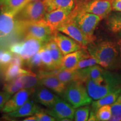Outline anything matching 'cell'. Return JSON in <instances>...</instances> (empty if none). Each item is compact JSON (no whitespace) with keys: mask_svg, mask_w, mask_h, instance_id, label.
<instances>
[{"mask_svg":"<svg viewBox=\"0 0 121 121\" xmlns=\"http://www.w3.org/2000/svg\"><path fill=\"white\" fill-rule=\"evenodd\" d=\"M47 12L58 9L72 10L76 6L75 0H44Z\"/></svg>","mask_w":121,"mask_h":121,"instance_id":"cell-24","label":"cell"},{"mask_svg":"<svg viewBox=\"0 0 121 121\" xmlns=\"http://www.w3.org/2000/svg\"><path fill=\"white\" fill-rule=\"evenodd\" d=\"M45 43L32 37H25L22 41V47L19 55L25 60L39 52Z\"/></svg>","mask_w":121,"mask_h":121,"instance_id":"cell-14","label":"cell"},{"mask_svg":"<svg viewBox=\"0 0 121 121\" xmlns=\"http://www.w3.org/2000/svg\"><path fill=\"white\" fill-rule=\"evenodd\" d=\"M86 49L90 56L96 60L98 65L104 69L114 70L119 57L117 44L112 40H105L91 42Z\"/></svg>","mask_w":121,"mask_h":121,"instance_id":"cell-1","label":"cell"},{"mask_svg":"<svg viewBox=\"0 0 121 121\" xmlns=\"http://www.w3.org/2000/svg\"><path fill=\"white\" fill-rule=\"evenodd\" d=\"M26 0H0V10L15 15L25 6Z\"/></svg>","mask_w":121,"mask_h":121,"instance_id":"cell-20","label":"cell"},{"mask_svg":"<svg viewBox=\"0 0 121 121\" xmlns=\"http://www.w3.org/2000/svg\"><path fill=\"white\" fill-rule=\"evenodd\" d=\"M112 117L110 121H121V94L111 105Z\"/></svg>","mask_w":121,"mask_h":121,"instance_id":"cell-33","label":"cell"},{"mask_svg":"<svg viewBox=\"0 0 121 121\" xmlns=\"http://www.w3.org/2000/svg\"><path fill=\"white\" fill-rule=\"evenodd\" d=\"M45 44L39 52L41 57L44 71H53L56 69L54 66L51 52Z\"/></svg>","mask_w":121,"mask_h":121,"instance_id":"cell-27","label":"cell"},{"mask_svg":"<svg viewBox=\"0 0 121 121\" xmlns=\"http://www.w3.org/2000/svg\"><path fill=\"white\" fill-rule=\"evenodd\" d=\"M90 57L91 56L86 48H82L70 53L64 56L60 69H73L78 62Z\"/></svg>","mask_w":121,"mask_h":121,"instance_id":"cell-16","label":"cell"},{"mask_svg":"<svg viewBox=\"0 0 121 121\" xmlns=\"http://www.w3.org/2000/svg\"><path fill=\"white\" fill-rule=\"evenodd\" d=\"M43 110L41 107L37 105L33 100L28 99V101L19 109L12 112L8 113L6 116L12 118L24 117L33 116L36 113L43 111Z\"/></svg>","mask_w":121,"mask_h":121,"instance_id":"cell-17","label":"cell"},{"mask_svg":"<svg viewBox=\"0 0 121 121\" xmlns=\"http://www.w3.org/2000/svg\"><path fill=\"white\" fill-rule=\"evenodd\" d=\"M56 70L52 71L41 70L39 71L38 76L39 78V84L40 86L47 87L54 92L61 95L66 89V85L60 81L55 75Z\"/></svg>","mask_w":121,"mask_h":121,"instance_id":"cell-10","label":"cell"},{"mask_svg":"<svg viewBox=\"0 0 121 121\" xmlns=\"http://www.w3.org/2000/svg\"><path fill=\"white\" fill-rule=\"evenodd\" d=\"M120 94H121V88L113 91L108 94L105 95L103 97L101 98L100 99L95 100V101L92 102L91 111L95 113L96 110L102 106L112 105L117 100Z\"/></svg>","mask_w":121,"mask_h":121,"instance_id":"cell-21","label":"cell"},{"mask_svg":"<svg viewBox=\"0 0 121 121\" xmlns=\"http://www.w3.org/2000/svg\"><path fill=\"white\" fill-rule=\"evenodd\" d=\"M19 78L23 83L24 89H35V87H39L40 86L39 84V78L34 72L22 75Z\"/></svg>","mask_w":121,"mask_h":121,"instance_id":"cell-28","label":"cell"},{"mask_svg":"<svg viewBox=\"0 0 121 121\" xmlns=\"http://www.w3.org/2000/svg\"><path fill=\"white\" fill-rule=\"evenodd\" d=\"M47 13L44 0H37L27 4L16 17L22 22H37L44 19Z\"/></svg>","mask_w":121,"mask_h":121,"instance_id":"cell-7","label":"cell"},{"mask_svg":"<svg viewBox=\"0 0 121 121\" xmlns=\"http://www.w3.org/2000/svg\"><path fill=\"white\" fill-rule=\"evenodd\" d=\"M75 109L69 103L59 98L53 105L44 110V111L48 114L56 118L57 121H60L64 118L73 119Z\"/></svg>","mask_w":121,"mask_h":121,"instance_id":"cell-11","label":"cell"},{"mask_svg":"<svg viewBox=\"0 0 121 121\" xmlns=\"http://www.w3.org/2000/svg\"><path fill=\"white\" fill-rule=\"evenodd\" d=\"M24 62V60L22 58V57L20 56L17 54H13V60H12L11 63L19 65V66L22 67L23 66Z\"/></svg>","mask_w":121,"mask_h":121,"instance_id":"cell-40","label":"cell"},{"mask_svg":"<svg viewBox=\"0 0 121 121\" xmlns=\"http://www.w3.org/2000/svg\"><path fill=\"white\" fill-rule=\"evenodd\" d=\"M95 113L97 121H110L112 117L111 105H105L100 107Z\"/></svg>","mask_w":121,"mask_h":121,"instance_id":"cell-31","label":"cell"},{"mask_svg":"<svg viewBox=\"0 0 121 121\" xmlns=\"http://www.w3.org/2000/svg\"><path fill=\"white\" fill-rule=\"evenodd\" d=\"M112 8L113 11L121 12V0H112Z\"/></svg>","mask_w":121,"mask_h":121,"instance_id":"cell-41","label":"cell"},{"mask_svg":"<svg viewBox=\"0 0 121 121\" xmlns=\"http://www.w3.org/2000/svg\"><path fill=\"white\" fill-rule=\"evenodd\" d=\"M34 94V98L36 102L48 107L53 105L60 98L43 86L38 88Z\"/></svg>","mask_w":121,"mask_h":121,"instance_id":"cell-18","label":"cell"},{"mask_svg":"<svg viewBox=\"0 0 121 121\" xmlns=\"http://www.w3.org/2000/svg\"><path fill=\"white\" fill-rule=\"evenodd\" d=\"M56 75L58 79L66 86L73 81L77 80L81 81V76L78 69H59Z\"/></svg>","mask_w":121,"mask_h":121,"instance_id":"cell-23","label":"cell"},{"mask_svg":"<svg viewBox=\"0 0 121 121\" xmlns=\"http://www.w3.org/2000/svg\"><path fill=\"white\" fill-rule=\"evenodd\" d=\"M13 53L10 50L0 47V67H6L11 63Z\"/></svg>","mask_w":121,"mask_h":121,"instance_id":"cell-34","label":"cell"},{"mask_svg":"<svg viewBox=\"0 0 121 121\" xmlns=\"http://www.w3.org/2000/svg\"><path fill=\"white\" fill-rule=\"evenodd\" d=\"M37 1V0H26V1H25V5H26L27 4H28V3L32 2V1Z\"/></svg>","mask_w":121,"mask_h":121,"instance_id":"cell-45","label":"cell"},{"mask_svg":"<svg viewBox=\"0 0 121 121\" xmlns=\"http://www.w3.org/2000/svg\"><path fill=\"white\" fill-rule=\"evenodd\" d=\"M112 0H89L82 4H76L74 9L78 11L92 13L102 17H107L111 13Z\"/></svg>","mask_w":121,"mask_h":121,"instance_id":"cell-8","label":"cell"},{"mask_svg":"<svg viewBox=\"0 0 121 121\" xmlns=\"http://www.w3.org/2000/svg\"><path fill=\"white\" fill-rule=\"evenodd\" d=\"M105 24L110 32L116 33L121 31V12L110 13L106 17Z\"/></svg>","mask_w":121,"mask_h":121,"instance_id":"cell-25","label":"cell"},{"mask_svg":"<svg viewBox=\"0 0 121 121\" xmlns=\"http://www.w3.org/2000/svg\"><path fill=\"white\" fill-rule=\"evenodd\" d=\"M61 95L75 109L89 105L93 102V99L87 93L85 85L81 80H77L68 84Z\"/></svg>","mask_w":121,"mask_h":121,"instance_id":"cell-4","label":"cell"},{"mask_svg":"<svg viewBox=\"0 0 121 121\" xmlns=\"http://www.w3.org/2000/svg\"><path fill=\"white\" fill-rule=\"evenodd\" d=\"M22 41L15 42L9 46V49L13 54H19L22 49Z\"/></svg>","mask_w":121,"mask_h":121,"instance_id":"cell-39","label":"cell"},{"mask_svg":"<svg viewBox=\"0 0 121 121\" xmlns=\"http://www.w3.org/2000/svg\"><path fill=\"white\" fill-rule=\"evenodd\" d=\"M45 44L51 52L55 69H60L64 55L58 48L57 43L53 39H51L48 42L45 43Z\"/></svg>","mask_w":121,"mask_h":121,"instance_id":"cell-26","label":"cell"},{"mask_svg":"<svg viewBox=\"0 0 121 121\" xmlns=\"http://www.w3.org/2000/svg\"><path fill=\"white\" fill-rule=\"evenodd\" d=\"M35 115L37 118L38 121H54L57 120L56 118L45 113L44 110L43 111L36 113Z\"/></svg>","mask_w":121,"mask_h":121,"instance_id":"cell-37","label":"cell"},{"mask_svg":"<svg viewBox=\"0 0 121 121\" xmlns=\"http://www.w3.org/2000/svg\"><path fill=\"white\" fill-rule=\"evenodd\" d=\"M22 121H38L37 118L35 116V115L34 116H31V117L26 118Z\"/></svg>","mask_w":121,"mask_h":121,"instance_id":"cell-43","label":"cell"},{"mask_svg":"<svg viewBox=\"0 0 121 121\" xmlns=\"http://www.w3.org/2000/svg\"><path fill=\"white\" fill-rule=\"evenodd\" d=\"M88 121H97V118H96V113L94 112L93 111H91L90 113V114H89Z\"/></svg>","mask_w":121,"mask_h":121,"instance_id":"cell-42","label":"cell"},{"mask_svg":"<svg viewBox=\"0 0 121 121\" xmlns=\"http://www.w3.org/2000/svg\"><path fill=\"white\" fill-rule=\"evenodd\" d=\"M12 94L6 91H0V110L2 109L7 101L11 97Z\"/></svg>","mask_w":121,"mask_h":121,"instance_id":"cell-38","label":"cell"},{"mask_svg":"<svg viewBox=\"0 0 121 121\" xmlns=\"http://www.w3.org/2000/svg\"><path fill=\"white\" fill-rule=\"evenodd\" d=\"M52 39L57 43L58 48L64 56L82 48L81 45L76 40L61 34L59 31L54 32Z\"/></svg>","mask_w":121,"mask_h":121,"instance_id":"cell-13","label":"cell"},{"mask_svg":"<svg viewBox=\"0 0 121 121\" xmlns=\"http://www.w3.org/2000/svg\"></svg>","mask_w":121,"mask_h":121,"instance_id":"cell-46","label":"cell"},{"mask_svg":"<svg viewBox=\"0 0 121 121\" xmlns=\"http://www.w3.org/2000/svg\"><path fill=\"white\" fill-rule=\"evenodd\" d=\"M57 30L74 39L81 45L82 48H86L91 43L90 40L80 29L69 15L67 19L59 25Z\"/></svg>","mask_w":121,"mask_h":121,"instance_id":"cell-9","label":"cell"},{"mask_svg":"<svg viewBox=\"0 0 121 121\" xmlns=\"http://www.w3.org/2000/svg\"><path fill=\"white\" fill-rule=\"evenodd\" d=\"M69 15L90 42L94 41V33L103 18L92 13L78 11L75 9L72 10Z\"/></svg>","mask_w":121,"mask_h":121,"instance_id":"cell-6","label":"cell"},{"mask_svg":"<svg viewBox=\"0 0 121 121\" xmlns=\"http://www.w3.org/2000/svg\"><path fill=\"white\" fill-rule=\"evenodd\" d=\"M29 69H25L19 65L10 63L6 67L4 72V80L6 81H10L21 76L32 73Z\"/></svg>","mask_w":121,"mask_h":121,"instance_id":"cell-22","label":"cell"},{"mask_svg":"<svg viewBox=\"0 0 121 121\" xmlns=\"http://www.w3.org/2000/svg\"><path fill=\"white\" fill-rule=\"evenodd\" d=\"M22 89H24V85L19 78H16L11 81H7L4 84L3 87L4 91L12 95Z\"/></svg>","mask_w":121,"mask_h":121,"instance_id":"cell-29","label":"cell"},{"mask_svg":"<svg viewBox=\"0 0 121 121\" xmlns=\"http://www.w3.org/2000/svg\"><path fill=\"white\" fill-rule=\"evenodd\" d=\"M116 41L118 49L119 51V57L115 69H121V31L116 33Z\"/></svg>","mask_w":121,"mask_h":121,"instance_id":"cell-36","label":"cell"},{"mask_svg":"<svg viewBox=\"0 0 121 121\" xmlns=\"http://www.w3.org/2000/svg\"><path fill=\"white\" fill-rule=\"evenodd\" d=\"M106 69H107L99 66V65H95L78 70L81 76V81L84 82L86 78H90L94 81H98L103 78Z\"/></svg>","mask_w":121,"mask_h":121,"instance_id":"cell-19","label":"cell"},{"mask_svg":"<svg viewBox=\"0 0 121 121\" xmlns=\"http://www.w3.org/2000/svg\"><path fill=\"white\" fill-rule=\"evenodd\" d=\"M72 10L65 9H58L47 13L44 20L48 24L54 32L57 31V28L60 24L65 22Z\"/></svg>","mask_w":121,"mask_h":121,"instance_id":"cell-15","label":"cell"},{"mask_svg":"<svg viewBox=\"0 0 121 121\" xmlns=\"http://www.w3.org/2000/svg\"><path fill=\"white\" fill-rule=\"evenodd\" d=\"M35 91L34 88L22 89L18 91L7 101L1 110L4 113H8L17 110L26 102L29 98Z\"/></svg>","mask_w":121,"mask_h":121,"instance_id":"cell-12","label":"cell"},{"mask_svg":"<svg viewBox=\"0 0 121 121\" xmlns=\"http://www.w3.org/2000/svg\"><path fill=\"white\" fill-rule=\"evenodd\" d=\"M19 21L21 37L34 38L44 43L52 39L54 32L44 19L37 22Z\"/></svg>","mask_w":121,"mask_h":121,"instance_id":"cell-5","label":"cell"},{"mask_svg":"<svg viewBox=\"0 0 121 121\" xmlns=\"http://www.w3.org/2000/svg\"><path fill=\"white\" fill-rule=\"evenodd\" d=\"M87 93L92 99L98 100L113 91L121 88V76L106 69L103 77L98 81L86 78L84 81Z\"/></svg>","mask_w":121,"mask_h":121,"instance_id":"cell-2","label":"cell"},{"mask_svg":"<svg viewBox=\"0 0 121 121\" xmlns=\"http://www.w3.org/2000/svg\"><path fill=\"white\" fill-rule=\"evenodd\" d=\"M98 65V62L96 60L91 56L89 58H84L81 60L76 65V66L73 68V69H84V68L90 67V66H94V65Z\"/></svg>","mask_w":121,"mask_h":121,"instance_id":"cell-35","label":"cell"},{"mask_svg":"<svg viewBox=\"0 0 121 121\" xmlns=\"http://www.w3.org/2000/svg\"><path fill=\"white\" fill-rule=\"evenodd\" d=\"M20 37V22L16 16L0 10V47H9Z\"/></svg>","mask_w":121,"mask_h":121,"instance_id":"cell-3","label":"cell"},{"mask_svg":"<svg viewBox=\"0 0 121 121\" xmlns=\"http://www.w3.org/2000/svg\"><path fill=\"white\" fill-rule=\"evenodd\" d=\"M25 62L26 66L30 69V70L35 69H38L39 71L44 70L39 52L37 53L32 57L25 60Z\"/></svg>","mask_w":121,"mask_h":121,"instance_id":"cell-30","label":"cell"},{"mask_svg":"<svg viewBox=\"0 0 121 121\" xmlns=\"http://www.w3.org/2000/svg\"><path fill=\"white\" fill-rule=\"evenodd\" d=\"M90 109L89 105L82 106L77 108L74 115V120L76 121H88Z\"/></svg>","mask_w":121,"mask_h":121,"instance_id":"cell-32","label":"cell"},{"mask_svg":"<svg viewBox=\"0 0 121 121\" xmlns=\"http://www.w3.org/2000/svg\"><path fill=\"white\" fill-rule=\"evenodd\" d=\"M89 0H75L76 2V4H82V3L86 2V1H88Z\"/></svg>","mask_w":121,"mask_h":121,"instance_id":"cell-44","label":"cell"}]
</instances>
